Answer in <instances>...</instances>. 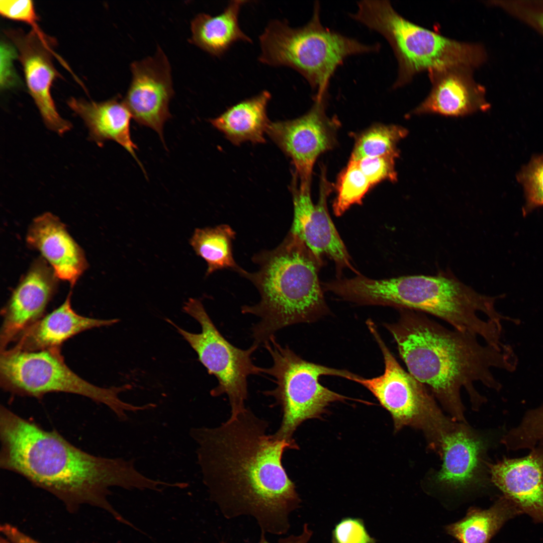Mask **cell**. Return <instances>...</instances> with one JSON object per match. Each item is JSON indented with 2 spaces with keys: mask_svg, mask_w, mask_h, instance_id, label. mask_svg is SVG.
<instances>
[{
  "mask_svg": "<svg viewBox=\"0 0 543 543\" xmlns=\"http://www.w3.org/2000/svg\"><path fill=\"white\" fill-rule=\"evenodd\" d=\"M269 424L248 408L215 427H193L197 462L210 499L227 519L248 515L261 532L286 534L301 499L283 463L295 440L267 434Z\"/></svg>",
  "mask_w": 543,
  "mask_h": 543,
  "instance_id": "1",
  "label": "cell"
},
{
  "mask_svg": "<svg viewBox=\"0 0 543 543\" xmlns=\"http://www.w3.org/2000/svg\"><path fill=\"white\" fill-rule=\"evenodd\" d=\"M0 467L18 474L60 500L69 510L87 504L131 526L110 504V488L154 491L156 480L135 467L134 459L90 454L55 430H47L5 406L0 407Z\"/></svg>",
  "mask_w": 543,
  "mask_h": 543,
  "instance_id": "2",
  "label": "cell"
},
{
  "mask_svg": "<svg viewBox=\"0 0 543 543\" xmlns=\"http://www.w3.org/2000/svg\"><path fill=\"white\" fill-rule=\"evenodd\" d=\"M398 320L386 323L408 371L424 384L455 421L466 423L461 397L464 388L474 409L486 401L475 382L499 391L501 384L491 368L515 370L511 348L499 350L483 345L478 337L450 330L425 313L401 309Z\"/></svg>",
  "mask_w": 543,
  "mask_h": 543,
  "instance_id": "3",
  "label": "cell"
},
{
  "mask_svg": "<svg viewBox=\"0 0 543 543\" xmlns=\"http://www.w3.org/2000/svg\"><path fill=\"white\" fill-rule=\"evenodd\" d=\"M343 293L347 301L363 305L388 306L435 316L457 330L482 337L498 349L501 320H510L495 309L499 296L480 294L449 271L435 275H414L384 280L358 275L347 279Z\"/></svg>",
  "mask_w": 543,
  "mask_h": 543,
  "instance_id": "4",
  "label": "cell"
},
{
  "mask_svg": "<svg viewBox=\"0 0 543 543\" xmlns=\"http://www.w3.org/2000/svg\"><path fill=\"white\" fill-rule=\"evenodd\" d=\"M252 261L258 269L241 276L256 287L260 300L242 306L241 312L259 318L252 328L254 344H263L281 329L314 322L329 312L318 278L322 264L290 231L277 247L254 254Z\"/></svg>",
  "mask_w": 543,
  "mask_h": 543,
  "instance_id": "5",
  "label": "cell"
},
{
  "mask_svg": "<svg viewBox=\"0 0 543 543\" xmlns=\"http://www.w3.org/2000/svg\"><path fill=\"white\" fill-rule=\"evenodd\" d=\"M354 20L384 37L396 58L398 75L392 86H404L417 74L454 67L474 69L486 54L482 45L452 39L416 25L400 15L387 0H363Z\"/></svg>",
  "mask_w": 543,
  "mask_h": 543,
  "instance_id": "6",
  "label": "cell"
},
{
  "mask_svg": "<svg viewBox=\"0 0 543 543\" xmlns=\"http://www.w3.org/2000/svg\"><path fill=\"white\" fill-rule=\"evenodd\" d=\"M259 41L260 62L293 69L317 94L328 91L331 77L346 58L378 52L381 48L379 43L366 44L325 27L318 1L306 25L294 28L286 21L271 20L259 35Z\"/></svg>",
  "mask_w": 543,
  "mask_h": 543,
  "instance_id": "7",
  "label": "cell"
},
{
  "mask_svg": "<svg viewBox=\"0 0 543 543\" xmlns=\"http://www.w3.org/2000/svg\"><path fill=\"white\" fill-rule=\"evenodd\" d=\"M0 385L11 394L42 399L48 393L63 392L81 395L105 405L120 421H126L128 411H142L121 400L119 394L132 388L100 387L84 380L65 363L60 348L27 351L7 349L1 352Z\"/></svg>",
  "mask_w": 543,
  "mask_h": 543,
  "instance_id": "8",
  "label": "cell"
},
{
  "mask_svg": "<svg viewBox=\"0 0 543 543\" xmlns=\"http://www.w3.org/2000/svg\"><path fill=\"white\" fill-rule=\"evenodd\" d=\"M263 345L273 363L263 368V373L274 378L276 386L263 393L275 398L282 413L281 425L273 434L276 438L294 440V432L304 421L319 417L330 403L351 399L324 387L319 379L333 376L354 381L358 375L307 361L288 346L281 345L275 336Z\"/></svg>",
  "mask_w": 543,
  "mask_h": 543,
  "instance_id": "9",
  "label": "cell"
},
{
  "mask_svg": "<svg viewBox=\"0 0 543 543\" xmlns=\"http://www.w3.org/2000/svg\"><path fill=\"white\" fill-rule=\"evenodd\" d=\"M366 323L382 353L384 371L379 376L370 379L359 376L354 381L369 390L389 412L395 431L405 426L420 429L430 447L436 450L453 420L443 414L428 388L401 367L374 322L369 319Z\"/></svg>",
  "mask_w": 543,
  "mask_h": 543,
  "instance_id": "10",
  "label": "cell"
},
{
  "mask_svg": "<svg viewBox=\"0 0 543 543\" xmlns=\"http://www.w3.org/2000/svg\"><path fill=\"white\" fill-rule=\"evenodd\" d=\"M183 310L200 324V333H191L169 319L167 322L196 351L199 360L208 373L217 379L218 385L210 391L211 395L227 396L231 416L242 412L246 409L244 403L248 395V378L263 373V368L255 366L251 358L258 346L253 343L250 347L243 349L232 344L219 332L198 299H189Z\"/></svg>",
  "mask_w": 543,
  "mask_h": 543,
  "instance_id": "11",
  "label": "cell"
},
{
  "mask_svg": "<svg viewBox=\"0 0 543 543\" xmlns=\"http://www.w3.org/2000/svg\"><path fill=\"white\" fill-rule=\"evenodd\" d=\"M329 94H315L313 104L303 116L287 121L270 122L266 133L291 158L294 175L302 188H311L314 163L322 153L335 144L338 121L326 113Z\"/></svg>",
  "mask_w": 543,
  "mask_h": 543,
  "instance_id": "12",
  "label": "cell"
},
{
  "mask_svg": "<svg viewBox=\"0 0 543 543\" xmlns=\"http://www.w3.org/2000/svg\"><path fill=\"white\" fill-rule=\"evenodd\" d=\"M293 178L291 187L294 206L293 223L290 230L296 235L321 264L324 256L333 260L337 270H353L350 256L328 212L327 201L332 185L321 168L319 195L316 204L312 202L311 188L302 189Z\"/></svg>",
  "mask_w": 543,
  "mask_h": 543,
  "instance_id": "13",
  "label": "cell"
},
{
  "mask_svg": "<svg viewBox=\"0 0 543 543\" xmlns=\"http://www.w3.org/2000/svg\"><path fill=\"white\" fill-rule=\"evenodd\" d=\"M132 80L124 101L140 125L156 131L163 142V128L171 117L169 103L174 90L168 59L158 46L154 55L132 62Z\"/></svg>",
  "mask_w": 543,
  "mask_h": 543,
  "instance_id": "14",
  "label": "cell"
},
{
  "mask_svg": "<svg viewBox=\"0 0 543 543\" xmlns=\"http://www.w3.org/2000/svg\"><path fill=\"white\" fill-rule=\"evenodd\" d=\"M5 33L17 48L29 94L45 126L60 135L67 132L72 124L59 115L51 95L53 82L60 76L52 60L54 54L32 30L10 29Z\"/></svg>",
  "mask_w": 543,
  "mask_h": 543,
  "instance_id": "15",
  "label": "cell"
},
{
  "mask_svg": "<svg viewBox=\"0 0 543 543\" xmlns=\"http://www.w3.org/2000/svg\"><path fill=\"white\" fill-rule=\"evenodd\" d=\"M486 450L482 437L466 423L453 421L438 449L442 464L435 476L436 482L458 491L480 485L485 479Z\"/></svg>",
  "mask_w": 543,
  "mask_h": 543,
  "instance_id": "16",
  "label": "cell"
},
{
  "mask_svg": "<svg viewBox=\"0 0 543 543\" xmlns=\"http://www.w3.org/2000/svg\"><path fill=\"white\" fill-rule=\"evenodd\" d=\"M56 277L43 260L35 261L2 310L1 351L44 316L56 290Z\"/></svg>",
  "mask_w": 543,
  "mask_h": 543,
  "instance_id": "17",
  "label": "cell"
},
{
  "mask_svg": "<svg viewBox=\"0 0 543 543\" xmlns=\"http://www.w3.org/2000/svg\"><path fill=\"white\" fill-rule=\"evenodd\" d=\"M491 482L521 513L543 523V437L527 456L487 463Z\"/></svg>",
  "mask_w": 543,
  "mask_h": 543,
  "instance_id": "18",
  "label": "cell"
},
{
  "mask_svg": "<svg viewBox=\"0 0 543 543\" xmlns=\"http://www.w3.org/2000/svg\"><path fill=\"white\" fill-rule=\"evenodd\" d=\"M472 69L454 67L428 73L432 86L425 99L412 112L461 117L486 111L485 89L472 76Z\"/></svg>",
  "mask_w": 543,
  "mask_h": 543,
  "instance_id": "19",
  "label": "cell"
},
{
  "mask_svg": "<svg viewBox=\"0 0 543 543\" xmlns=\"http://www.w3.org/2000/svg\"><path fill=\"white\" fill-rule=\"evenodd\" d=\"M27 242L39 250L57 279L73 286L85 269L82 250L55 215L44 213L36 217L28 230Z\"/></svg>",
  "mask_w": 543,
  "mask_h": 543,
  "instance_id": "20",
  "label": "cell"
},
{
  "mask_svg": "<svg viewBox=\"0 0 543 543\" xmlns=\"http://www.w3.org/2000/svg\"><path fill=\"white\" fill-rule=\"evenodd\" d=\"M71 292L57 308L24 331L10 348L35 351L60 348L74 335L92 328L113 325L118 319H100L81 316L71 307Z\"/></svg>",
  "mask_w": 543,
  "mask_h": 543,
  "instance_id": "21",
  "label": "cell"
},
{
  "mask_svg": "<svg viewBox=\"0 0 543 543\" xmlns=\"http://www.w3.org/2000/svg\"><path fill=\"white\" fill-rule=\"evenodd\" d=\"M67 103L83 121L91 140L100 146L107 141H115L133 157L144 171L135 153L137 146L131 139L130 121L132 116L120 96L101 102L71 97Z\"/></svg>",
  "mask_w": 543,
  "mask_h": 543,
  "instance_id": "22",
  "label": "cell"
},
{
  "mask_svg": "<svg viewBox=\"0 0 543 543\" xmlns=\"http://www.w3.org/2000/svg\"><path fill=\"white\" fill-rule=\"evenodd\" d=\"M271 97L270 93L264 90L232 106L209 121L234 145L264 143V133L270 122L267 107Z\"/></svg>",
  "mask_w": 543,
  "mask_h": 543,
  "instance_id": "23",
  "label": "cell"
},
{
  "mask_svg": "<svg viewBox=\"0 0 543 543\" xmlns=\"http://www.w3.org/2000/svg\"><path fill=\"white\" fill-rule=\"evenodd\" d=\"M247 1H230L219 14L205 13L196 15L191 23L189 42L215 57H221L238 41L251 43V39L241 30L239 15Z\"/></svg>",
  "mask_w": 543,
  "mask_h": 543,
  "instance_id": "24",
  "label": "cell"
},
{
  "mask_svg": "<svg viewBox=\"0 0 543 543\" xmlns=\"http://www.w3.org/2000/svg\"><path fill=\"white\" fill-rule=\"evenodd\" d=\"M520 514L503 495L488 509L470 508L464 517L448 525L445 530L460 543H489L506 522Z\"/></svg>",
  "mask_w": 543,
  "mask_h": 543,
  "instance_id": "25",
  "label": "cell"
},
{
  "mask_svg": "<svg viewBox=\"0 0 543 543\" xmlns=\"http://www.w3.org/2000/svg\"><path fill=\"white\" fill-rule=\"evenodd\" d=\"M235 235L234 230L226 224L195 229L190 243L196 254L206 261V276L224 269H231L240 275L244 272L233 256Z\"/></svg>",
  "mask_w": 543,
  "mask_h": 543,
  "instance_id": "26",
  "label": "cell"
},
{
  "mask_svg": "<svg viewBox=\"0 0 543 543\" xmlns=\"http://www.w3.org/2000/svg\"><path fill=\"white\" fill-rule=\"evenodd\" d=\"M408 131L398 125H376L357 137L350 160L385 154H399L398 143L405 137Z\"/></svg>",
  "mask_w": 543,
  "mask_h": 543,
  "instance_id": "27",
  "label": "cell"
},
{
  "mask_svg": "<svg viewBox=\"0 0 543 543\" xmlns=\"http://www.w3.org/2000/svg\"><path fill=\"white\" fill-rule=\"evenodd\" d=\"M371 187L357 161L350 159L337 179V196L333 204L334 214L341 216L352 205L361 204L363 198Z\"/></svg>",
  "mask_w": 543,
  "mask_h": 543,
  "instance_id": "28",
  "label": "cell"
},
{
  "mask_svg": "<svg viewBox=\"0 0 543 543\" xmlns=\"http://www.w3.org/2000/svg\"><path fill=\"white\" fill-rule=\"evenodd\" d=\"M543 437V405L528 410L519 425L510 430L501 439L508 450L532 449Z\"/></svg>",
  "mask_w": 543,
  "mask_h": 543,
  "instance_id": "29",
  "label": "cell"
},
{
  "mask_svg": "<svg viewBox=\"0 0 543 543\" xmlns=\"http://www.w3.org/2000/svg\"><path fill=\"white\" fill-rule=\"evenodd\" d=\"M516 178L523 187L525 203L524 216L543 207V154L534 155L517 173Z\"/></svg>",
  "mask_w": 543,
  "mask_h": 543,
  "instance_id": "30",
  "label": "cell"
},
{
  "mask_svg": "<svg viewBox=\"0 0 543 543\" xmlns=\"http://www.w3.org/2000/svg\"><path fill=\"white\" fill-rule=\"evenodd\" d=\"M0 13L2 17L10 20L24 22L30 25L42 43L54 55L60 56L51 47L53 40L50 39L41 30L37 23L38 17L33 2L26 1H0Z\"/></svg>",
  "mask_w": 543,
  "mask_h": 543,
  "instance_id": "31",
  "label": "cell"
},
{
  "mask_svg": "<svg viewBox=\"0 0 543 543\" xmlns=\"http://www.w3.org/2000/svg\"><path fill=\"white\" fill-rule=\"evenodd\" d=\"M399 155L392 154L367 157L356 161L372 187L384 180L397 181L395 162Z\"/></svg>",
  "mask_w": 543,
  "mask_h": 543,
  "instance_id": "32",
  "label": "cell"
},
{
  "mask_svg": "<svg viewBox=\"0 0 543 543\" xmlns=\"http://www.w3.org/2000/svg\"><path fill=\"white\" fill-rule=\"evenodd\" d=\"M331 543H376V539L368 533L362 519L346 517L334 526Z\"/></svg>",
  "mask_w": 543,
  "mask_h": 543,
  "instance_id": "33",
  "label": "cell"
},
{
  "mask_svg": "<svg viewBox=\"0 0 543 543\" xmlns=\"http://www.w3.org/2000/svg\"><path fill=\"white\" fill-rule=\"evenodd\" d=\"M14 50L4 43L1 45V85L6 87L12 83L13 79V59L15 56Z\"/></svg>",
  "mask_w": 543,
  "mask_h": 543,
  "instance_id": "34",
  "label": "cell"
},
{
  "mask_svg": "<svg viewBox=\"0 0 543 543\" xmlns=\"http://www.w3.org/2000/svg\"><path fill=\"white\" fill-rule=\"evenodd\" d=\"M0 529L5 537L11 543H41L12 524H2Z\"/></svg>",
  "mask_w": 543,
  "mask_h": 543,
  "instance_id": "35",
  "label": "cell"
},
{
  "mask_svg": "<svg viewBox=\"0 0 543 543\" xmlns=\"http://www.w3.org/2000/svg\"><path fill=\"white\" fill-rule=\"evenodd\" d=\"M265 533L261 532L260 539L258 543H270L265 537ZM312 535V531L307 523H305L302 532L299 535H291L280 538L277 543H308ZM221 543H225L221 542Z\"/></svg>",
  "mask_w": 543,
  "mask_h": 543,
  "instance_id": "36",
  "label": "cell"
},
{
  "mask_svg": "<svg viewBox=\"0 0 543 543\" xmlns=\"http://www.w3.org/2000/svg\"><path fill=\"white\" fill-rule=\"evenodd\" d=\"M534 18L537 23L543 29V13L535 15Z\"/></svg>",
  "mask_w": 543,
  "mask_h": 543,
  "instance_id": "37",
  "label": "cell"
},
{
  "mask_svg": "<svg viewBox=\"0 0 543 543\" xmlns=\"http://www.w3.org/2000/svg\"><path fill=\"white\" fill-rule=\"evenodd\" d=\"M0 543H11V542L9 540H8L6 538H5L1 537V539H0Z\"/></svg>",
  "mask_w": 543,
  "mask_h": 543,
  "instance_id": "38",
  "label": "cell"
}]
</instances>
